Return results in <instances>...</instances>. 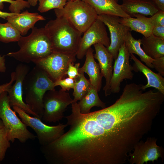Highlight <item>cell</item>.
<instances>
[{
    "label": "cell",
    "mask_w": 164,
    "mask_h": 164,
    "mask_svg": "<svg viewBox=\"0 0 164 164\" xmlns=\"http://www.w3.org/2000/svg\"><path fill=\"white\" fill-rule=\"evenodd\" d=\"M18 43L19 50L6 55L22 63H33L53 52L51 42L44 27H34L29 35L21 36Z\"/></svg>",
    "instance_id": "1"
},
{
    "label": "cell",
    "mask_w": 164,
    "mask_h": 164,
    "mask_svg": "<svg viewBox=\"0 0 164 164\" xmlns=\"http://www.w3.org/2000/svg\"><path fill=\"white\" fill-rule=\"evenodd\" d=\"M54 82L36 65L25 77L23 84L26 103L40 119L43 113V100L46 92L55 89Z\"/></svg>",
    "instance_id": "2"
},
{
    "label": "cell",
    "mask_w": 164,
    "mask_h": 164,
    "mask_svg": "<svg viewBox=\"0 0 164 164\" xmlns=\"http://www.w3.org/2000/svg\"><path fill=\"white\" fill-rule=\"evenodd\" d=\"M44 26L51 42L53 52L76 55L82 33L64 18L56 17Z\"/></svg>",
    "instance_id": "3"
},
{
    "label": "cell",
    "mask_w": 164,
    "mask_h": 164,
    "mask_svg": "<svg viewBox=\"0 0 164 164\" xmlns=\"http://www.w3.org/2000/svg\"><path fill=\"white\" fill-rule=\"evenodd\" d=\"M11 107L8 93L4 91L0 95V118L9 141L13 143L17 139L23 143L29 140L36 139V136L28 130L27 126Z\"/></svg>",
    "instance_id": "4"
},
{
    "label": "cell",
    "mask_w": 164,
    "mask_h": 164,
    "mask_svg": "<svg viewBox=\"0 0 164 164\" xmlns=\"http://www.w3.org/2000/svg\"><path fill=\"white\" fill-rule=\"evenodd\" d=\"M56 17H63L76 29L83 33L97 19L93 7L82 0H70L62 9H54Z\"/></svg>",
    "instance_id": "5"
},
{
    "label": "cell",
    "mask_w": 164,
    "mask_h": 164,
    "mask_svg": "<svg viewBox=\"0 0 164 164\" xmlns=\"http://www.w3.org/2000/svg\"><path fill=\"white\" fill-rule=\"evenodd\" d=\"M12 108L22 122L34 130L41 146L48 145L60 137L64 133L65 128L67 126V124L60 123L55 126L48 125L40 119L30 116L17 107L13 106Z\"/></svg>",
    "instance_id": "6"
},
{
    "label": "cell",
    "mask_w": 164,
    "mask_h": 164,
    "mask_svg": "<svg viewBox=\"0 0 164 164\" xmlns=\"http://www.w3.org/2000/svg\"><path fill=\"white\" fill-rule=\"evenodd\" d=\"M43 102L44 112L42 120L46 122L55 123L64 118V112L73 100L66 91L55 89L46 92Z\"/></svg>",
    "instance_id": "7"
},
{
    "label": "cell",
    "mask_w": 164,
    "mask_h": 164,
    "mask_svg": "<svg viewBox=\"0 0 164 164\" xmlns=\"http://www.w3.org/2000/svg\"><path fill=\"white\" fill-rule=\"evenodd\" d=\"M76 55L53 52L46 56L33 63L48 75L54 82L66 75L68 65L76 61Z\"/></svg>",
    "instance_id": "8"
},
{
    "label": "cell",
    "mask_w": 164,
    "mask_h": 164,
    "mask_svg": "<svg viewBox=\"0 0 164 164\" xmlns=\"http://www.w3.org/2000/svg\"><path fill=\"white\" fill-rule=\"evenodd\" d=\"M157 138L154 137L148 138L145 142L142 140L135 145L132 152L128 155V161L131 164H147L150 161L153 163L161 158L162 162L164 159V150L162 146L156 143Z\"/></svg>",
    "instance_id": "9"
},
{
    "label": "cell",
    "mask_w": 164,
    "mask_h": 164,
    "mask_svg": "<svg viewBox=\"0 0 164 164\" xmlns=\"http://www.w3.org/2000/svg\"><path fill=\"white\" fill-rule=\"evenodd\" d=\"M105 26L102 21L97 18L83 33L76 53V56L78 59H82L88 49L95 44H101L107 48L109 46L110 40Z\"/></svg>",
    "instance_id": "10"
},
{
    "label": "cell",
    "mask_w": 164,
    "mask_h": 164,
    "mask_svg": "<svg viewBox=\"0 0 164 164\" xmlns=\"http://www.w3.org/2000/svg\"><path fill=\"white\" fill-rule=\"evenodd\" d=\"M130 54L125 42L119 48L118 56L115 60L112 76L109 84L111 94L119 93L121 83L124 79L131 80L134 76L132 66L130 63Z\"/></svg>",
    "instance_id": "11"
},
{
    "label": "cell",
    "mask_w": 164,
    "mask_h": 164,
    "mask_svg": "<svg viewBox=\"0 0 164 164\" xmlns=\"http://www.w3.org/2000/svg\"><path fill=\"white\" fill-rule=\"evenodd\" d=\"M97 19L102 21L106 26L110 35V43L107 48L109 53L115 60L121 46L125 42V36L129 28L121 22L120 17L109 15H97Z\"/></svg>",
    "instance_id": "12"
},
{
    "label": "cell",
    "mask_w": 164,
    "mask_h": 164,
    "mask_svg": "<svg viewBox=\"0 0 164 164\" xmlns=\"http://www.w3.org/2000/svg\"><path fill=\"white\" fill-rule=\"evenodd\" d=\"M29 67L26 64L20 63L17 65L15 71V80L7 92L11 106L17 107L29 114L39 118L23 100V84L24 79L29 71Z\"/></svg>",
    "instance_id": "13"
},
{
    "label": "cell",
    "mask_w": 164,
    "mask_h": 164,
    "mask_svg": "<svg viewBox=\"0 0 164 164\" xmlns=\"http://www.w3.org/2000/svg\"><path fill=\"white\" fill-rule=\"evenodd\" d=\"M94 46L95 51L94 58L98 60L101 75L106 80V84L103 90L105 96H107L111 94L109 90V84L113 73L114 59L107 48L103 45L97 43L94 45Z\"/></svg>",
    "instance_id": "14"
},
{
    "label": "cell",
    "mask_w": 164,
    "mask_h": 164,
    "mask_svg": "<svg viewBox=\"0 0 164 164\" xmlns=\"http://www.w3.org/2000/svg\"><path fill=\"white\" fill-rule=\"evenodd\" d=\"M6 19L25 36L34 27L38 21L45 20V18L37 12L31 13L27 10L7 17Z\"/></svg>",
    "instance_id": "15"
},
{
    "label": "cell",
    "mask_w": 164,
    "mask_h": 164,
    "mask_svg": "<svg viewBox=\"0 0 164 164\" xmlns=\"http://www.w3.org/2000/svg\"><path fill=\"white\" fill-rule=\"evenodd\" d=\"M131 59L134 62L132 68L135 72L142 73L146 77L147 84L142 85V89L145 91L147 88L152 87L164 94V78L159 73H156L143 64L133 54H130Z\"/></svg>",
    "instance_id": "16"
},
{
    "label": "cell",
    "mask_w": 164,
    "mask_h": 164,
    "mask_svg": "<svg viewBox=\"0 0 164 164\" xmlns=\"http://www.w3.org/2000/svg\"><path fill=\"white\" fill-rule=\"evenodd\" d=\"M94 52L91 47L88 49L85 55L84 63L81 67L79 68L78 71L79 73L85 72L88 75L91 84L98 92L101 87L103 77L99 64L94 60Z\"/></svg>",
    "instance_id": "17"
},
{
    "label": "cell",
    "mask_w": 164,
    "mask_h": 164,
    "mask_svg": "<svg viewBox=\"0 0 164 164\" xmlns=\"http://www.w3.org/2000/svg\"><path fill=\"white\" fill-rule=\"evenodd\" d=\"M122 10L131 17L136 14L151 16L159 10L150 0H122Z\"/></svg>",
    "instance_id": "18"
},
{
    "label": "cell",
    "mask_w": 164,
    "mask_h": 164,
    "mask_svg": "<svg viewBox=\"0 0 164 164\" xmlns=\"http://www.w3.org/2000/svg\"><path fill=\"white\" fill-rule=\"evenodd\" d=\"M121 22L128 27L130 31H134L142 34L144 36L148 37L152 34L154 26L150 17L136 14L133 17L121 18Z\"/></svg>",
    "instance_id": "19"
},
{
    "label": "cell",
    "mask_w": 164,
    "mask_h": 164,
    "mask_svg": "<svg viewBox=\"0 0 164 164\" xmlns=\"http://www.w3.org/2000/svg\"><path fill=\"white\" fill-rule=\"evenodd\" d=\"M91 5L97 15H106L121 18L130 17L121 8L118 0H82Z\"/></svg>",
    "instance_id": "20"
},
{
    "label": "cell",
    "mask_w": 164,
    "mask_h": 164,
    "mask_svg": "<svg viewBox=\"0 0 164 164\" xmlns=\"http://www.w3.org/2000/svg\"><path fill=\"white\" fill-rule=\"evenodd\" d=\"M141 39L142 48L147 56L153 59L164 56V39L153 34Z\"/></svg>",
    "instance_id": "21"
},
{
    "label": "cell",
    "mask_w": 164,
    "mask_h": 164,
    "mask_svg": "<svg viewBox=\"0 0 164 164\" xmlns=\"http://www.w3.org/2000/svg\"><path fill=\"white\" fill-rule=\"evenodd\" d=\"M97 91L91 85L87 93L82 97L78 103L80 112L83 114L89 113L93 107L103 108H106L105 103L101 101Z\"/></svg>",
    "instance_id": "22"
},
{
    "label": "cell",
    "mask_w": 164,
    "mask_h": 164,
    "mask_svg": "<svg viewBox=\"0 0 164 164\" xmlns=\"http://www.w3.org/2000/svg\"><path fill=\"white\" fill-rule=\"evenodd\" d=\"M125 43L129 53L135 54L138 56L141 60L144 62L150 68H153L152 65L153 59L147 56L141 47L140 39H136L132 36L130 31L128 32L125 39Z\"/></svg>",
    "instance_id": "23"
},
{
    "label": "cell",
    "mask_w": 164,
    "mask_h": 164,
    "mask_svg": "<svg viewBox=\"0 0 164 164\" xmlns=\"http://www.w3.org/2000/svg\"><path fill=\"white\" fill-rule=\"evenodd\" d=\"M22 36L19 31L9 22L0 23V41L8 43L18 42Z\"/></svg>",
    "instance_id": "24"
},
{
    "label": "cell",
    "mask_w": 164,
    "mask_h": 164,
    "mask_svg": "<svg viewBox=\"0 0 164 164\" xmlns=\"http://www.w3.org/2000/svg\"><path fill=\"white\" fill-rule=\"evenodd\" d=\"M79 76L74 79V84L73 95V102L80 101L87 93L91 84L89 80L85 77L84 73H80Z\"/></svg>",
    "instance_id": "25"
},
{
    "label": "cell",
    "mask_w": 164,
    "mask_h": 164,
    "mask_svg": "<svg viewBox=\"0 0 164 164\" xmlns=\"http://www.w3.org/2000/svg\"><path fill=\"white\" fill-rule=\"evenodd\" d=\"M70 0H39L38 11L41 13L46 12L52 9H62Z\"/></svg>",
    "instance_id": "26"
},
{
    "label": "cell",
    "mask_w": 164,
    "mask_h": 164,
    "mask_svg": "<svg viewBox=\"0 0 164 164\" xmlns=\"http://www.w3.org/2000/svg\"><path fill=\"white\" fill-rule=\"evenodd\" d=\"M4 2L10 3L9 9L11 12L15 13H20L21 10L31 6L27 1L24 0H0V10L4 9Z\"/></svg>",
    "instance_id": "27"
},
{
    "label": "cell",
    "mask_w": 164,
    "mask_h": 164,
    "mask_svg": "<svg viewBox=\"0 0 164 164\" xmlns=\"http://www.w3.org/2000/svg\"><path fill=\"white\" fill-rule=\"evenodd\" d=\"M10 146V142L3 126L0 127V162L4 159L6 152Z\"/></svg>",
    "instance_id": "28"
},
{
    "label": "cell",
    "mask_w": 164,
    "mask_h": 164,
    "mask_svg": "<svg viewBox=\"0 0 164 164\" xmlns=\"http://www.w3.org/2000/svg\"><path fill=\"white\" fill-rule=\"evenodd\" d=\"M54 83L56 87L60 86L61 87L62 90L66 91L70 89L73 88L74 84V79L68 77L59 80Z\"/></svg>",
    "instance_id": "29"
},
{
    "label": "cell",
    "mask_w": 164,
    "mask_h": 164,
    "mask_svg": "<svg viewBox=\"0 0 164 164\" xmlns=\"http://www.w3.org/2000/svg\"><path fill=\"white\" fill-rule=\"evenodd\" d=\"M73 64L74 63H70L69 64L66 75H67L69 78L75 79L80 75L78 70L80 63H76L74 65Z\"/></svg>",
    "instance_id": "30"
},
{
    "label": "cell",
    "mask_w": 164,
    "mask_h": 164,
    "mask_svg": "<svg viewBox=\"0 0 164 164\" xmlns=\"http://www.w3.org/2000/svg\"><path fill=\"white\" fill-rule=\"evenodd\" d=\"M151 18L154 26H164V11L159 10Z\"/></svg>",
    "instance_id": "31"
},
{
    "label": "cell",
    "mask_w": 164,
    "mask_h": 164,
    "mask_svg": "<svg viewBox=\"0 0 164 164\" xmlns=\"http://www.w3.org/2000/svg\"><path fill=\"white\" fill-rule=\"evenodd\" d=\"M153 68L162 76H164V56L154 59L152 63Z\"/></svg>",
    "instance_id": "32"
},
{
    "label": "cell",
    "mask_w": 164,
    "mask_h": 164,
    "mask_svg": "<svg viewBox=\"0 0 164 164\" xmlns=\"http://www.w3.org/2000/svg\"><path fill=\"white\" fill-rule=\"evenodd\" d=\"M15 72H12L11 75V79L9 82L0 85V95L4 92L6 91L10 88L15 80Z\"/></svg>",
    "instance_id": "33"
},
{
    "label": "cell",
    "mask_w": 164,
    "mask_h": 164,
    "mask_svg": "<svg viewBox=\"0 0 164 164\" xmlns=\"http://www.w3.org/2000/svg\"><path fill=\"white\" fill-rule=\"evenodd\" d=\"M152 34L156 37L164 39V26H154Z\"/></svg>",
    "instance_id": "34"
},
{
    "label": "cell",
    "mask_w": 164,
    "mask_h": 164,
    "mask_svg": "<svg viewBox=\"0 0 164 164\" xmlns=\"http://www.w3.org/2000/svg\"><path fill=\"white\" fill-rule=\"evenodd\" d=\"M159 10L164 11V0H150Z\"/></svg>",
    "instance_id": "35"
},
{
    "label": "cell",
    "mask_w": 164,
    "mask_h": 164,
    "mask_svg": "<svg viewBox=\"0 0 164 164\" xmlns=\"http://www.w3.org/2000/svg\"><path fill=\"white\" fill-rule=\"evenodd\" d=\"M5 62V55H0V72L1 73H4L6 71Z\"/></svg>",
    "instance_id": "36"
},
{
    "label": "cell",
    "mask_w": 164,
    "mask_h": 164,
    "mask_svg": "<svg viewBox=\"0 0 164 164\" xmlns=\"http://www.w3.org/2000/svg\"><path fill=\"white\" fill-rule=\"evenodd\" d=\"M17 13L13 12H8L2 11L0 10V17L6 19V18L9 16L15 15Z\"/></svg>",
    "instance_id": "37"
},
{
    "label": "cell",
    "mask_w": 164,
    "mask_h": 164,
    "mask_svg": "<svg viewBox=\"0 0 164 164\" xmlns=\"http://www.w3.org/2000/svg\"><path fill=\"white\" fill-rule=\"evenodd\" d=\"M39 0H27L31 6H35Z\"/></svg>",
    "instance_id": "38"
},
{
    "label": "cell",
    "mask_w": 164,
    "mask_h": 164,
    "mask_svg": "<svg viewBox=\"0 0 164 164\" xmlns=\"http://www.w3.org/2000/svg\"><path fill=\"white\" fill-rule=\"evenodd\" d=\"M3 124L2 121L0 118V127L3 126Z\"/></svg>",
    "instance_id": "39"
},
{
    "label": "cell",
    "mask_w": 164,
    "mask_h": 164,
    "mask_svg": "<svg viewBox=\"0 0 164 164\" xmlns=\"http://www.w3.org/2000/svg\"><path fill=\"white\" fill-rule=\"evenodd\" d=\"M72 0V1H74V0Z\"/></svg>",
    "instance_id": "40"
}]
</instances>
